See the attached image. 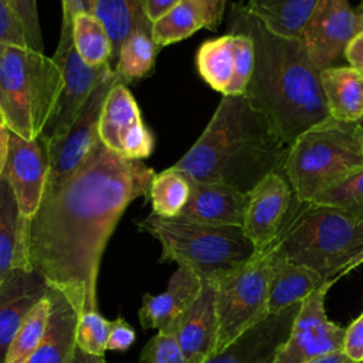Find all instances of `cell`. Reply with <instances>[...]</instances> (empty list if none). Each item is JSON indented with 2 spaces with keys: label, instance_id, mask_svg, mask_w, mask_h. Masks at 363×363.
<instances>
[{
  "label": "cell",
  "instance_id": "f35d334b",
  "mask_svg": "<svg viewBox=\"0 0 363 363\" xmlns=\"http://www.w3.org/2000/svg\"><path fill=\"white\" fill-rule=\"evenodd\" d=\"M0 44L28 47L23 24L11 0H0Z\"/></svg>",
  "mask_w": 363,
  "mask_h": 363
},
{
  "label": "cell",
  "instance_id": "ab89813d",
  "mask_svg": "<svg viewBox=\"0 0 363 363\" xmlns=\"http://www.w3.org/2000/svg\"><path fill=\"white\" fill-rule=\"evenodd\" d=\"M136 340L135 329L121 316L111 322L109 337L106 343V350L126 352Z\"/></svg>",
  "mask_w": 363,
  "mask_h": 363
},
{
  "label": "cell",
  "instance_id": "7bdbcfd3",
  "mask_svg": "<svg viewBox=\"0 0 363 363\" xmlns=\"http://www.w3.org/2000/svg\"><path fill=\"white\" fill-rule=\"evenodd\" d=\"M345 58L349 67L363 75V30H360L347 44L345 50Z\"/></svg>",
  "mask_w": 363,
  "mask_h": 363
},
{
  "label": "cell",
  "instance_id": "ee69618b",
  "mask_svg": "<svg viewBox=\"0 0 363 363\" xmlns=\"http://www.w3.org/2000/svg\"><path fill=\"white\" fill-rule=\"evenodd\" d=\"M180 0H142L145 14L150 23L159 20L170 9H173Z\"/></svg>",
  "mask_w": 363,
  "mask_h": 363
},
{
  "label": "cell",
  "instance_id": "30bf717a",
  "mask_svg": "<svg viewBox=\"0 0 363 363\" xmlns=\"http://www.w3.org/2000/svg\"><path fill=\"white\" fill-rule=\"evenodd\" d=\"M119 79V74L109 67L68 132L58 142L48 145L50 174L47 186L61 183L89 156L99 140L98 126L102 106L109 91Z\"/></svg>",
  "mask_w": 363,
  "mask_h": 363
},
{
  "label": "cell",
  "instance_id": "bcb514c9",
  "mask_svg": "<svg viewBox=\"0 0 363 363\" xmlns=\"http://www.w3.org/2000/svg\"><path fill=\"white\" fill-rule=\"evenodd\" d=\"M305 363H356V362L350 360L343 352H336V353H330Z\"/></svg>",
  "mask_w": 363,
  "mask_h": 363
},
{
  "label": "cell",
  "instance_id": "3957f363",
  "mask_svg": "<svg viewBox=\"0 0 363 363\" xmlns=\"http://www.w3.org/2000/svg\"><path fill=\"white\" fill-rule=\"evenodd\" d=\"M289 145L244 95H223L208 125L173 164L193 182L248 194L267 174L282 173Z\"/></svg>",
  "mask_w": 363,
  "mask_h": 363
},
{
  "label": "cell",
  "instance_id": "836d02e7",
  "mask_svg": "<svg viewBox=\"0 0 363 363\" xmlns=\"http://www.w3.org/2000/svg\"><path fill=\"white\" fill-rule=\"evenodd\" d=\"M111 322L106 320L98 309L88 311L78 318L77 347L94 356H104L109 337Z\"/></svg>",
  "mask_w": 363,
  "mask_h": 363
},
{
  "label": "cell",
  "instance_id": "f1b7e54d",
  "mask_svg": "<svg viewBox=\"0 0 363 363\" xmlns=\"http://www.w3.org/2000/svg\"><path fill=\"white\" fill-rule=\"evenodd\" d=\"M190 190L191 179L173 166L156 173L147 193L152 213L166 218L179 216L190 197Z\"/></svg>",
  "mask_w": 363,
  "mask_h": 363
},
{
  "label": "cell",
  "instance_id": "603a6c76",
  "mask_svg": "<svg viewBox=\"0 0 363 363\" xmlns=\"http://www.w3.org/2000/svg\"><path fill=\"white\" fill-rule=\"evenodd\" d=\"M268 252V251H267ZM272 258V272L268 294L269 313L284 311L301 303L312 291L325 281L313 269L288 262L268 252Z\"/></svg>",
  "mask_w": 363,
  "mask_h": 363
},
{
  "label": "cell",
  "instance_id": "e575fe53",
  "mask_svg": "<svg viewBox=\"0 0 363 363\" xmlns=\"http://www.w3.org/2000/svg\"><path fill=\"white\" fill-rule=\"evenodd\" d=\"M233 35L234 75L225 95H244L254 69V43L245 33H230Z\"/></svg>",
  "mask_w": 363,
  "mask_h": 363
},
{
  "label": "cell",
  "instance_id": "277c9868",
  "mask_svg": "<svg viewBox=\"0 0 363 363\" xmlns=\"http://www.w3.org/2000/svg\"><path fill=\"white\" fill-rule=\"evenodd\" d=\"M264 251L308 267L323 281L342 278L352 261L363 252V220L336 207L301 201L294 196L281 230Z\"/></svg>",
  "mask_w": 363,
  "mask_h": 363
},
{
  "label": "cell",
  "instance_id": "d6986e66",
  "mask_svg": "<svg viewBox=\"0 0 363 363\" xmlns=\"http://www.w3.org/2000/svg\"><path fill=\"white\" fill-rule=\"evenodd\" d=\"M248 194L220 183L191 180L190 197L179 216L213 225H244Z\"/></svg>",
  "mask_w": 363,
  "mask_h": 363
},
{
  "label": "cell",
  "instance_id": "74e56055",
  "mask_svg": "<svg viewBox=\"0 0 363 363\" xmlns=\"http://www.w3.org/2000/svg\"><path fill=\"white\" fill-rule=\"evenodd\" d=\"M11 3L23 24L28 48L44 52V43L37 11V0H11Z\"/></svg>",
  "mask_w": 363,
  "mask_h": 363
},
{
  "label": "cell",
  "instance_id": "9c48e42d",
  "mask_svg": "<svg viewBox=\"0 0 363 363\" xmlns=\"http://www.w3.org/2000/svg\"><path fill=\"white\" fill-rule=\"evenodd\" d=\"M337 279L325 281L301 302L275 363H305L343 350L346 328L329 320L325 311L326 295Z\"/></svg>",
  "mask_w": 363,
  "mask_h": 363
},
{
  "label": "cell",
  "instance_id": "6da1fadb",
  "mask_svg": "<svg viewBox=\"0 0 363 363\" xmlns=\"http://www.w3.org/2000/svg\"><path fill=\"white\" fill-rule=\"evenodd\" d=\"M156 173L101 140L67 179L47 186L28 221V262L62 292L78 316L96 309L105 245L125 208L147 196Z\"/></svg>",
  "mask_w": 363,
  "mask_h": 363
},
{
  "label": "cell",
  "instance_id": "484cf974",
  "mask_svg": "<svg viewBox=\"0 0 363 363\" xmlns=\"http://www.w3.org/2000/svg\"><path fill=\"white\" fill-rule=\"evenodd\" d=\"M157 44L152 37V23L136 26L122 41L113 69L129 84L147 75L155 64Z\"/></svg>",
  "mask_w": 363,
  "mask_h": 363
},
{
  "label": "cell",
  "instance_id": "8d00e7d4",
  "mask_svg": "<svg viewBox=\"0 0 363 363\" xmlns=\"http://www.w3.org/2000/svg\"><path fill=\"white\" fill-rule=\"evenodd\" d=\"M96 0H61L62 6V23L58 47L52 58L62 64L68 51L74 45L72 43V21L74 17L81 13H94Z\"/></svg>",
  "mask_w": 363,
  "mask_h": 363
},
{
  "label": "cell",
  "instance_id": "c3c4849f",
  "mask_svg": "<svg viewBox=\"0 0 363 363\" xmlns=\"http://www.w3.org/2000/svg\"><path fill=\"white\" fill-rule=\"evenodd\" d=\"M360 264H363V252L362 254H359L353 261H352V264L349 265V268H347V274L352 271V269H354L356 267H359Z\"/></svg>",
  "mask_w": 363,
  "mask_h": 363
},
{
  "label": "cell",
  "instance_id": "5b68a950",
  "mask_svg": "<svg viewBox=\"0 0 363 363\" xmlns=\"http://www.w3.org/2000/svg\"><path fill=\"white\" fill-rule=\"evenodd\" d=\"M360 169L363 136L357 123L330 116L301 133L284 162V176L301 201H312Z\"/></svg>",
  "mask_w": 363,
  "mask_h": 363
},
{
  "label": "cell",
  "instance_id": "1f68e13d",
  "mask_svg": "<svg viewBox=\"0 0 363 363\" xmlns=\"http://www.w3.org/2000/svg\"><path fill=\"white\" fill-rule=\"evenodd\" d=\"M50 316V299H41L24 318L9 346L4 363H27L40 346Z\"/></svg>",
  "mask_w": 363,
  "mask_h": 363
},
{
  "label": "cell",
  "instance_id": "ffe728a7",
  "mask_svg": "<svg viewBox=\"0 0 363 363\" xmlns=\"http://www.w3.org/2000/svg\"><path fill=\"white\" fill-rule=\"evenodd\" d=\"M50 316L45 335L27 363H71L77 349L78 313L67 296L50 286Z\"/></svg>",
  "mask_w": 363,
  "mask_h": 363
},
{
  "label": "cell",
  "instance_id": "7402d4cb",
  "mask_svg": "<svg viewBox=\"0 0 363 363\" xmlns=\"http://www.w3.org/2000/svg\"><path fill=\"white\" fill-rule=\"evenodd\" d=\"M320 85L329 116L357 122L363 116V75L352 67H329L320 71Z\"/></svg>",
  "mask_w": 363,
  "mask_h": 363
},
{
  "label": "cell",
  "instance_id": "8992f818",
  "mask_svg": "<svg viewBox=\"0 0 363 363\" xmlns=\"http://www.w3.org/2000/svg\"><path fill=\"white\" fill-rule=\"evenodd\" d=\"M136 225L160 242V262L190 268L201 279H213L257 252L244 228L237 225H213L182 216L166 218L153 213L138 220Z\"/></svg>",
  "mask_w": 363,
  "mask_h": 363
},
{
  "label": "cell",
  "instance_id": "9a60e30c",
  "mask_svg": "<svg viewBox=\"0 0 363 363\" xmlns=\"http://www.w3.org/2000/svg\"><path fill=\"white\" fill-rule=\"evenodd\" d=\"M301 303L269 313L204 363H275Z\"/></svg>",
  "mask_w": 363,
  "mask_h": 363
},
{
  "label": "cell",
  "instance_id": "816d5d0a",
  "mask_svg": "<svg viewBox=\"0 0 363 363\" xmlns=\"http://www.w3.org/2000/svg\"><path fill=\"white\" fill-rule=\"evenodd\" d=\"M0 125H4V116L1 113V111H0Z\"/></svg>",
  "mask_w": 363,
  "mask_h": 363
},
{
  "label": "cell",
  "instance_id": "cb8c5ba5",
  "mask_svg": "<svg viewBox=\"0 0 363 363\" xmlns=\"http://www.w3.org/2000/svg\"><path fill=\"white\" fill-rule=\"evenodd\" d=\"M139 123H142V118L138 104L121 78L109 91L102 106L98 126L99 140L108 149L121 153L125 138Z\"/></svg>",
  "mask_w": 363,
  "mask_h": 363
},
{
  "label": "cell",
  "instance_id": "7dc6e473",
  "mask_svg": "<svg viewBox=\"0 0 363 363\" xmlns=\"http://www.w3.org/2000/svg\"><path fill=\"white\" fill-rule=\"evenodd\" d=\"M71 363H106V362H105L104 356L88 354V353H85V352H82L81 349L77 347Z\"/></svg>",
  "mask_w": 363,
  "mask_h": 363
},
{
  "label": "cell",
  "instance_id": "44dd1931",
  "mask_svg": "<svg viewBox=\"0 0 363 363\" xmlns=\"http://www.w3.org/2000/svg\"><path fill=\"white\" fill-rule=\"evenodd\" d=\"M28 221L21 214L9 182L0 176V285L14 269L31 268Z\"/></svg>",
  "mask_w": 363,
  "mask_h": 363
},
{
  "label": "cell",
  "instance_id": "83f0119b",
  "mask_svg": "<svg viewBox=\"0 0 363 363\" xmlns=\"http://www.w3.org/2000/svg\"><path fill=\"white\" fill-rule=\"evenodd\" d=\"M196 64L201 78L216 91L227 94L234 75L233 35L204 41L196 55Z\"/></svg>",
  "mask_w": 363,
  "mask_h": 363
},
{
  "label": "cell",
  "instance_id": "ac0fdd59",
  "mask_svg": "<svg viewBox=\"0 0 363 363\" xmlns=\"http://www.w3.org/2000/svg\"><path fill=\"white\" fill-rule=\"evenodd\" d=\"M200 289L201 278L190 268L177 267L164 292L143 295L138 312L142 328L170 333L183 312L197 298Z\"/></svg>",
  "mask_w": 363,
  "mask_h": 363
},
{
  "label": "cell",
  "instance_id": "4316f807",
  "mask_svg": "<svg viewBox=\"0 0 363 363\" xmlns=\"http://www.w3.org/2000/svg\"><path fill=\"white\" fill-rule=\"evenodd\" d=\"M94 14L105 26L112 41V68L116 64L119 47L125 37L139 24L150 23L142 0H96Z\"/></svg>",
  "mask_w": 363,
  "mask_h": 363
},
{
  "label": "cell",
  "instance_id": "d4e9b609",
  "mask_svg": "<svg viewBox=\"0 0 363 363\" xmlns=\"http://www.w3.org/2000/svg\"><path fill=\"white\" fill-rule=\"evenodd\" d=\"M319 0H248L245 7L269 31L299 38Z\"/></svg>",
  "mask_w": 363,
  "mask_h": 363
},
{
  "label": "cell",
  "instance_id": "f6af8a7d",
  "mask_svg": "<svg viewBox=\"0 0 363 363\" xmlns=\"http://www.w3.org/2000/svg\"><path fill=\"white\" fill-rule=\"evenodd\" d=\"M9 139H10V129L7 125H0V176L6 163L7 150H9Z\"/></svg>",
  "mask_w": 363,
  "mask_h": 363
},
{
  "label": "cell",
  "instance_id": "5bb4252c",
  "mask_svg": "<svg viewBox=\"0 0 363 363\" xmlns=\"http://www.w3.org/2000/svg\"><path fill=\"white\" fill-rule=\"evenodd\" d=\"M294 190L282 173L267 174L250 193L244 231L257 251H264L281 230L294 200Z\"/></svg>",
  "mask_w": 363,
  "mask_h": 363
},
{
  "label": "cell",
  "instance_id": "d6a6232c",
  "mask_svg": "<svg viewBox=\"0 0 363 363\" xmlns=\"http://www.w3.org/2000/svg\"><path fill=\"white\" fill-rule=\"evenodd\" d=\"M312 201L336 207L354 218L363 220V169L323 191Z\"/></svg>",
  "mask_w": 363,
  "mask_h": 363
},
{
  "label": "cell",
  "instance_id": "d590c367",
  "mask_svg": "<svg viewBox=\"0 0 363 363\" xmlns=\"http://www.w3.org/2000/svg\"><path fill=\"white\" fill-rule=\"evenodd\" d=\"M139 363H187L174 336L157 332L145 345Z\"/></svg>",
  "mask_w": 363,
  "mask_h": 363
},
{
  "label": "cell",
  "instance_id": "681fc988",
  "mask_svg": "<svg viewBox=\"0 0 363 363\" xmlns=\"http://www.w3.org/2000/svg\"><path fill=\"white\" fill-rule=\"evenodd\" d=\"M356 11H357V14H359V17H360V20H362V23H363V0H362V3L359 4V7L356 9Z\"/></svg>",
  "mask_w": 363,
  "mask_h": 363
},
{
  "label": "cell",
  "instance_id": "7c38bea8",
  "mask_svg": "<svg viewBox=\"0 0 363 363\" xmlns=\"http://www.w3.org/2000/svg\"><path fill=\"white\" fill-rule=\"evenodd\" d=\"M50 174V150L47 139L40 135L24 139L10 130L9 150L1 172L14 191L21 214L31 218L44 196Z\"/></svg>",
  "mask_w": 363,
  "mask_h": 363
},
{
  "label": "cell",
  "instance_id": "52a82bcc",
  "mask_svg": "<svg viewBox=\"0 0 363 363\" xmlns=\"http://www.w3.org/2000/svg\"><path fill=\"white\" fill-rule=\"evenodd\" d=\"M62 84V64L28 47L0 44V111L24 139L43 133Z\"/></svg>",
  "mask_w": 363,
  "mask_h": 363
},
{
  "label": "cell",
  "instance_id": "8fae6325",
  "mask_svg": "<svg viewBox=\"0 0 363 363\" xmlns=\"http://www.w3.org/2000/svg\"><path fill=\"white\" fill-rule=\"evenodd\" d=\"M363 30V23L347 0H319L299 35L312 64L319 69L333 67L349 41Z\"/></svg>",
  "mask_w": 363,
  "mask_h": 363
},
{
  "label": "cell",
  "instance_id": "ba28073f",
  "mask_svg": "<svg viewBox=\"0 0 363 363\" xmlns=\"http://www.w3.org/2000/svg\"><path fill=\"white\" fill-rule=\"evenodd\" d=\"M271 272V255L267 251H257L244 264L210 279L216 295V353L269 315Z\"/></svg>",
  "mask_w": 363,
  "mask_h": 363
},
{
  "label": "cell",
  "instance_id": "f907efd6",
  "mask_svg": "<svg viewBox=\"0 0 363 363\" xmlns=\"http://www.w3.org/2000/svg\"><path fill=\"white\" fill-rule=\"evenodd\" d=\"M356 123H357V126H359V129H360V133H362V136H363V116H362Z\"/></svg>",
  "mask_w": 363,
  "mask_h": 363
},
{
  "label": "cell",
  "instance_id": "60d3db41",
  "mask_svg": "<svg viewBox=\"0 0 363 363\" xmlns=\"http://www.w3.org/2000/svg\"><path fill=\"white\" fill-rule=\"evenodd\" d=\"M350 360L363 363V313H360L347 328L342 350Z\"/></svg>",
  "mask_w": 363,
  "mask_h": 363
},
{
  "label": "cell",
  "instance_id": "b9f144b4",
  "mask_svg": "<svg viewBox=\"0 0 363 363\" xmlns=\"http://www.w3.org/2000/svg\"><path fill=\"white\" fill-rule=\"evenodd\" d=\"M204 20V28L216 31L223 20L227 0H190Z\"/></svg>",
  "mask_w": 363,
  "mask_h": 363
},
{
  "label": "cell",
  "instance_id": "4dcf8cb0",
  "mask_svg": "<svg viewBox=\"0 0 363 363\" xmlns=\"http://www.w3.org/2000/svg\"><path fill=\"white\" fill-rule=\"evenodd\" d=\"M200 28L204 20L197 7L190 0H180L173 9L152 23V37L159 48L179 43Z\"/></svg>",
  "mask_w": 363,
  "mask_h": 363
},
{
  "label": "cell",
  "instance_id": "4fadbf2b",
  "mask_svg": "<svg viewBox=\"0 0 363 363\" xmlns=\"http://www.w3.org/2000/svg\"><path fill=\"white\" fill-rule=\"evenodd\" d=\"M109 67L112 65L105 64L95 67L86 64L78 55L74 45L71 47L62 64V84L60 92L41 133L48 145L58 142L68 132Z\"/></svg>",
  "mask_w": 363,
  "mask_h": 363
},
{
  "label": "cell",
  "instance_id": "e0dca14e",
  "mask_svg": "<svg viewBox=\"0 0 363 363\" xmlns=\"http://www.w3.org/2000/svg\"><path fill=\"white\" fill-rule=\"evenodd\" d=\"M48 282L30 268L14 269L0 285V363L27 313L47 296Z\"/></svg>",
  "mask_w": 363,
  "mask_h": 363
},
{
  "label": "cell",
  "instance_id": "7a4b0ae2",
  "mask_svg": "<svg viewBox=\"0 0 363 363\" xmlns=\"http://www.w3.org/2000/svg\"><path fill=\"white\" fill-rule=\"evenodd\" d=\"M228 27L230 33H245L254 43V69L244 96L288 145L329 118L320 71L299 38L269 31L242 3L231 6Z\"/></svg>",
  "mask_w": 363,
  "mask_h": 363
},
{
  "label": "cell",
  "instance_id": "2e32d148",
  "mask_svg": "<svg viewBox=\"0 0 363 363\" xmlns=\"http://www.w3.org/2000/svg\"><path fill=\"white\" fill-rule=\"evenodd\" d=\"M187 363H204L216 354L217 315L214 285L201 279V289L170 332Z\"/></svg>",
  "mask_w": 363,
  "mask_h": 363
},
{
  "label": "cell",
  "instance_id": "f546056e",
  "mask_svg": "<svg viewBox=\"0 0 363 363\" xmlns=\"http://www.w3.org/2000/svg\"><path fill=\"white\" fill-rule=\"evenodd\" d=\"M72 43L78 55L89 65L111 64L112 41L94 13H81L72 21Z\"/></svg>",
  "mask_w": 363,
  "mask_h": 363
}]
</instances>
